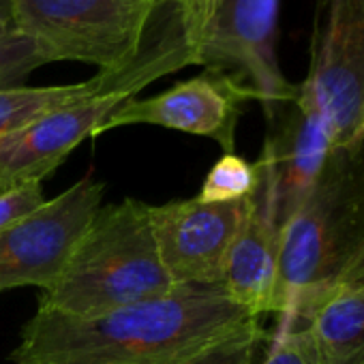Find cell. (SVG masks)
Segmentation results:
<instances>
[{
    "label": "cell",
    "instance_id": "obj_1",
    "mask_svg": "<svg viewBox=\"0 0 364 364\" xmlns=\"http://www.w3.org/2000/svg\"><path fill=\"white\" fill-rule=\"evenodd\" d=\"M264 338L259 317L236 304L223 285H178L165 296L90 317L39 306L11 362L208 364Z\"/></svg>",
    "mask_w": 364,
    "mask_h": 364
},
{
    "label": "cell",
    "instance_id": "obj_2",
    "mask_svg": "<svg viewBox=\"0 0 364 364\" xmlns=\"http://www.w3.org/2000/svg\"><path fill=\"white\" fill-rule=\"evenodd\" d=\"M362 242L364 144L334 148L304 202L281 225L272 300L279 321H296Z\"/></svg>",
    "mask_w": 364,
    "mask_h": 364
},
{
    "label": "cell",
    "instance_id": "obj_3",
    "mask_svg": "<svg viewBox=\"0 0 364 364\" xmlns=\"http://www.w3.org/2000/svg\"><path fill=\"white\" fill-rule=\"evenodd\" d=\"M171 289L176 285L156 249L150 206L127 198L99 208L39 306L90 317Z\"/></svg>",
    "mask_w": 364,
    "mask_h": 364
},
{
    "label": "cell",
    "instance_id": "obj_4",
    "mask_svg": "<svg viewBox=\"0 0 364 364\" xmlns=\"http://www.w3.org/2000/svg\"><path fill=\"white\" fill-rule=\"evenodd\" d=\"M196 65L180 5L167 18V26L150 33L141 52L122 69L112 71L109 82L95 95L63 105L28 127L0 139V191L22 182L48 178L84 139L99 135L107 116L133 99L156 77Z\"/></svg>",
    "mask_w": 364,
    "mask_h": 364
},
{
    "label": "cell",
    "instance_id": "obj_5",
    "mask_svg": "<svg viewBox=\"0 0 364 364\" xmlns=\"http://www.w3.org/2000/svg\"><path fill=\"white\" fill-rule=\"evenodd\" d=\"M182 0H14V26L48 63L127 67L146 46L163 9Z\"/></svg>",
    "mask_w": 364,
    "mask_h": 364
},
{
    "label": "cell",
    "instance_id": "obj_6",
    "mask_svg": "<svg viewBox=\"0 0 364 364\" xmlns=\"http://www.w3.org/2000/svg\"><path fill=\"white\" fill-rule=\"evenodd\" d=\"M298 90L334 148L364 144V0H317L311 67Z\"/></svg>",
    "mask_w": 364,
    "mask_h": 364
},
{
    "label": "cell",
    "instance_id": "obj_7",
    "mask_svg": "<svg viewBox=\"0 0 364 364\" xmlns=\"http://www.w3.org/2000/svg\"><path fill=\"white\" fill-rule=\"evenodd\" d=\"M279 0H219L202 24L187 31L193 63L245 80L266 112L296 97L277 63Z\"/></svg>",
    "mask_w": 364,
    "mask_h": 364
},
{
    "label": "cell",
    "instance_id": "obj_8",
    "mask_svg": "<svg viewBox=\"0 0 364 364\" xmlns=\"http://www.w3.org/2000/svg\"><path fill=\"white\" fill-rule=\"evenodd\" d=\"M105 185L90 173L0 232V294L16 287L48 291L99 213Z\"/></svg>",
    "mask_w": 364,
    "mask_h": 364
},
{
    "label": "cell",
    "instance_id": "obj_9",
    "mask_svg": "<svg viewBox=\"0 0 364 364\" xmlns=\"http://www.w3.org/2000/svg\"><path fill=\"white\" fill-rule=\"evenodd\" d=\"M249 200L208 204L198 198L150 206L161 262L173 285H223L230 247L245 221Z\"/></svg>",
    "mask_w": 364,
    "mask_h": 364
},
{
    "label": "cell",
    "instance_id": "obj_10",
    "mask_svg": "<svg viewBox=\"0 0 364 364\" xmlns=\"http://www.w3.org/2000/svg\"><path fill=\"white\" fill-rule=\"evenodd\" d=\"M251 99L259 101L257 92L238 75L206 69L198 77L173 84L156 97H133L124 101L107 116L99 135L127 124H156L210 137L225 154H230L236 146V124L240 120L242 105Z\"/></svg>",
    "mask_w": 364,
    "mask_h": 364
},
{
    "label": "cell",
    "instance_id": "obj_11",
    "mask_svg": "<svg viewBox=\"0 0 364 364\" xmlns=\"http://www.w3.org/2000/svg\"><path fill=\"white\" fill-rule=\"evenodd\" d=\"M270 133L257 167L268 180L277 219L283 225L304 202L334 150L332 137L319 112L296 92L268 112Z\"/></svg>",
    "mask_w": 364,
    "mask_h": 364
},
{
    "label": "cell",
    "instance_id": "obj_12",
    "mask_svg": "<svg viewBox=\"0 0 364 364\" xmlns=\"http://www.w3.org/2000/svg\"><path fill=\"white\" fill-rule=\"evenodd\" d=\"M259 169V167H257ZM281 225L268 180L259 171L245 221L230 247L223 287L230 298L255 317L272 313L279 272Z\"/></svg>",
    "mask_w": 364,
    "mask_h": 364
},
{
    "label": "cell",
    "instance_id": "obj_13",
    "mask_svg": "<svg viewBox=\"0 0 364 364\" xmlns=\"http://www.w3.org/2000/svg\"><path fill=\"white\" fill-rule=\"evenodd\" d=\"M112 77V71H99L95 77L65 86H11L0 88V139L28 127L41 116L99 92Z\"/></svg>",
    "mask_w": 364,
    "mask_h": 364
},
{
    "label": "cell",
    "instance_id": "obj_14",
    "mask_svg": "<svg viewBox=\"0 0 364 364\" xmlns=\"http://www.w3.org/2000/svg\"><path fill=\"white\" fill-rule=\"evenodd\" d=\"M259 182L257 163H249L242 156L230 152L223 154L208 171L198 200L208 204H225L247 200L255 193Z\"/></svg>",
    "mask_w": 364,
    "mask_h": 364
},
{
    "label": "cell",
    "instance_id": "obj_15",
    "mask_svg": "<svg viewBox=\"0 0 364 364\" xmlns=\"http://www.w3.org/2000/svg\"><path fill=\"white\" fill-rule=\"evenodd\" d=\"M48 65L39 46L16 26L0 28V88L22 86L39 67Z\"/></svg>",
    "mask_w": 364,
    "mask_h": 364
},
{
    "label": "cell",
    "instance_id": "obj_16",
    "mask_svg": "<svg viewBox=\"0 0 364 364\" xmlns=\"http://www.w3.org/2000/svg\"><path fill=\"white\" fill-rule=\"evenodd\" d=\"M262 364H321L306 330L294 321H279L277 334Z\"/></svg>",
    "mask_w": 364,
    "mask_h": 364
},
{
    "label": "cell",
    "instance_id": "obj_17",
    "mask_svg": "<svg viewBox=\"0 0 364 364\" xmlns=\"http://www.w3.org/2000/svg\"><path fill=\"white\" fill-rule=\"evenodd\" d=\"M46 202L48 200L41 191L39 180L22 182V185L0 191V232L14 225L16 221L28 217L31 213L41 208Z\"/></svg>",
    "mask_w": 364,
    "mask_h": 364
},
{
    "label": "cell",
    "instance_id": "obj_18",
    "mask_svg": "<svg viewBox=\"0 0 364 364\" xmlns=\"http://www.w3.org/2000/svg\"><path fill=\"white\" fill-rule=\"evenodd\" d=\"M259 345L262 343L242 345V347H238V349H234V351H230V353H225V355H221V358H217V360H213L208 364H253Z\"/></svg>",
    "mask_w": 364,
    "mask_h": 364
},
{
    "label": "cell",
    "instance_id": "obj_19",
    "mask_svg": "<svg viewBox=\"0 0 364 364\" xmlns=\"http://www.w3.org/2000/svg\"><path fill=\"white\" fill-rule=\"evenodd\" d=\"M14 26V0H0V28Z\"/></svg>",
    "mask_w": 364,
    "mask_h": 364
},
{
    "label": "cell",
    "instance_id": "obj_20",
    "mask_svg": "<svg viewBox=\"0 0 364 364\" xmlns=\"http://www.w3.org/2000/svg\"><path fill=\"white\" fill-rule=\"evenodd\" d=\"M217 3H219V0H213V3H210V7H208V11H210V9H213V7H215ZM208 11H206V16H208ZM206 16H204V18H206ZM200 24H202V22H200Z\"/></svg>",
    "mask_w": 364,
    "mask_h": 364
},
{
    "label": "cell",
    "instance_id": "obj_21",
    "mask_svg": "<svg viewBox=\"0 0 364 364\" xmlns=\"http://www.w3.org/2000/svg\"><path fill=\"white\" fill-rule=\"evenodd\" d=\"M362 364H364V362H362Z\"/></svg>",
    "mask_w": 364,
    "mask_h": 364
}]
</instances>
